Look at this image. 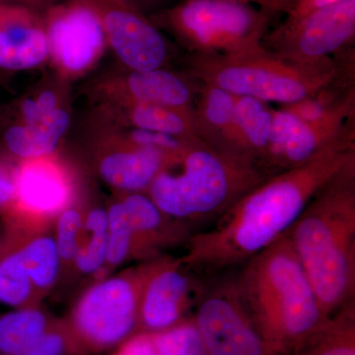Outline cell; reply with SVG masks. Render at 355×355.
<instances>
[{"instance_id": "30bf717a", "label": "cell", "mask_w": 355, "mask_h": 355, "mask_svg": "<svg viewBox=\"0 0 355 355\" xmlns=\"http://www.w3.org/2000/svg\"><path fill=\"white\" fill-rule=\"evenodd\" d=\"M90 110L78 133L93 150L98 176L119 193H146L168 158L158 151L130 144L113 121Z\"/></svg>"}, {"instance_id": "4316f807", "label": "cell", "mask_w": 355, "mask_h": 355, "mask_svg": "<svg viewBox=\"0 0 355 355\" xmlns=\"http://www.w3.org/2000/svg\"><path fill=\"white\" fill-rule=\"evenodd\" d=\"M335 321L330 324L331 336L318 345L310 355H355L354 338V303L338 311Z\"/></svg>"}, {"instance_id": "d590c367", "label": "cell", "mask_w": 355, "mask_h": 355, "mask_svg": "<svg viewBox=\"0 0 355 355\" xmlns=\"http://www.w3.org/2000/svg\"><path fill=\"white\" fill-rule=\"evenodd\" d=\"M237 1L244 2V3L252 4V6L260 7L263 10L268 12V0H237Z\"/></svg>"}, {"instance_id": "836d02e7", "label": "cell", "mask_w": 355, "mask_h": 355, "mask_svg": "<svg viewBox=\"0 0 355 355\" xmlns=\"http://www.w3.org/2000/svg\"><path fill=\"white\" fill-rule=\"evenodd\" d=\"M147 16L172 6L173 0H130Z\"/></svg>"}, {"instance_id": "ac0fdd59", "label": "cell", "mask_w": 355, "mask_h": 355, "mask_svg": "<svg viewBox=\"0 0 355 355\" xmlns=\"http://www.w3.org/2000/svg\"><path fill=\"white\" fill-rule=\"evenodd\" d=\"M193 114L198 137L202 141L218 150L246 159L240 144L235 95L200 83Z\"/></svg>"}, {"instance_id": "7a4b0ae2", "label": "cell", "mask_w": 355, "mask_h": 355, "mask_svg": "<svg viewBox=\"0 0 355 355\" xmlns=\"http://www.w3.org/2000/svg\"><path fill=\"white\" fill-rule=\"evenodd\" d=\"M286 233L324 316L354 303L355 160L313 196Z\"/></svg>"}, {"instance_id": "ba28073f", "label": "cell", "mask_w": 355, "mask_h": 355, "mask_svg": "<svg viewBox=\"0 0 355 355\" xmlns=\"http://www.w3.org/2000/svg\"><path fill=\"white\" fill-rule=\"evenodd\" d=\"M355 42V0H345L268 30L261 46L284 60L303 65L324 64Z\"/></svg>"}, {"instance_id": "d4e9b609", "label": "cell", "mask_w": 355, "mask_h": 355, "mask_svg": "<svg viewBox=\"0 0 355 355\" xmlns=\"http://www.w3.org/2000/svg\"><path fill=\"white\" fill-rule=\"evenodd\" d=\"M108 214V253L107 265L118 266L130 257L144 256L135 231L128 221L120 200L112 203Z\"/></svg>"}, {"instance_id": "603a6c76", "label": "cell", "mask_w": 355, "mask_h": 355, "mask_svg": "<svg viewBox=\"0 0 355 355\" xmlns=\"http://www.w3.org/2000/svg\"><path fill=\"white\" fill-rule=\"evenodd\" d=\"M35 291H46L57 282L62 260L53 236H38L18 248Z\"/></svg>"}, {"instance_id": "cb8c5ba5", "label": "cell", "mask_w": 355, "mask_h": 355, "mask_svg": "<svg viewBox=\"0 0 355 355\" xmlns=\"http://www.w3.org/2000/svg\"><path fill=\"white\" fill-rule=\"evenodd\" d=\"M35 291L18 248L0 257V304L17 309L28 306Z\"/></svg>"}, {"instance_id": "d6a6232c", "label": "cell", "mask_w": 355, "mask_h": 355, "mask_svg": "<svg viewBox=\"0 0 355 355\" xmlns=\"http://www.w3.org/2000/svg\"><path fill=\"white\" fill-rule=\"evenodd\" d=\"M58 1V0H0V6L25 7V8L43 14Z\"/></svg>"}, {"instance_id": "52a82bcc", "label": "cell", "mask_w": 355, "mask_h": 355, "mask_svg": "<svg viewBox=\"0 0 355 355\" xmlns=\"http://www.w3.org/2000/svg\"><path fill=\"white\" fill-rule=\"evenodd\" d=\"M161 260H153L91 286L77 303L72 316L73 331L79 340L96 349L123 342L139 323L144 284Z\"/></svg>"}, {"instance_id": "4fadbf2b", "label": "cell", "mask_w": 355, "mask_h": 355, "mask_svg": "<svg viewBox=\"0 0 355 355\" xmlns=\"http://www.w3.org/2000/svg\"><path fill=\"white\" fill-rule=\"evenodd\" d=\"M349 139H355V119L309 123L282 107L273 108L272 135L261 171L270 178L293 169Z\"/></svg>"}, {"instance_id": "44dd1931", "label": "cell", "mask_w": 355, "mask_h": 355, "mask_svg": "<svg viewBox=\"0 0 355 355\" xmlns=\"http://www.w3.org/2000/svg\"><path fill=\"white\" fill-rule=\"evenodd\" d=\"M235 101L243 155L261 171L272 135L273 108L268 103L245 96H235Z\"/></svg>"}, {"instance_id": "5b68a950", "label": "cell", "mask_w": 355, "mask_h": 355, "mask_svg": "<svg viewBox=\"0 0 355 355\" xmlns=\"http://www.w3.org/2000/svg\"><path fill=\"white\" fill-rule=\"evenodd\" d=\"M236 286L266 345L304 338L327 318L287 233L248 261Z\"/></svg>"}, {"instance_id": "9a60e30c", "label": "cell", "mask_w": 355, "mask_h": 355, "mask_svg": "<svg viewBox=\"0 0 355 355\" xmlns=\"http://www.w3.org/2000/svg\"><path fill=\"white\" fill-rule=\"evenodd\" d=\"M76 179L58 153L17 162L15 195L4 216H58L73 202Z\"/></svg>"}, {"instance_id": "4dcf8cb0", "label": "cell", "mask_w": 355, "mask_h": 355, "mask_svg": "<svg viewBox=\"0 0 355 355\" xmlns=\"http://www.w3.org/2000/svg\"><path fill=\"white\" fill-rule=\"evenodd\" d=\"M345 0H296L287 11L286 19H296L307 14L340 3Z\"/></svg>"}, {"instance_id": "e0dca14e", "label": "cell", "mask_w": 355, "mask_h": 355, "mask_svg": "<svg viewBox=\"0 0 355 355\" xmlns=\"http://www.w3.org/2000/svg\"><path fill=\"white\" fill-rule=\"evenodd\" d=\"M193 282L181 260L162 259L149 275L139 304V323L157 333L176 326L193 302Z\"/></svg>"}, {"instance_id": "5bb4252c", "label": "cell", "mask_w": 355, "mask_h": 355, "mask_svg": "<svg viewBox=\"0 0 355 355\" xmlns=\"http://www.w3.org/2000/svg\"><path fill=\"white\" fill-rule=\"evenodd\" d=\"M251 319L233 282L205 294L195 324L210 355H266L268 345Z\"/></svg>"}, {"instance_id": "6da1fadb", "label": "cell", "mask_w": 355, "mask_h": 355, "mask_svg": "<svg viewBox=\"0 0 355 355\" xmlns=\"http://www.w3.org/2000/svg\"><path fill=\"white\" fill-rule=\"evenodd\" d=\"M355 160L349 139L293 169L268 178L245 193L207 230L188 240L186 268L217 272L248 261L286 234L313 196Z\"/></svg>"}, {"instance_id": "83f0119b", "label": "cell", "mask_w": 355, "mask_h": 355, "mask_svg": "<svg viewBox=\"0 0 355 355\" xmlns=\"http://www.w3.org/2000/svg\"><path fill=\"white\" fill-rule=\"evenodd\" d=\"M57 216L55 236L53 238L62 261L73 263L83 231L84 216L80 210L71 205Z\"/></svg>"}, {"instance_id": "8d00e7d4", "label": "cell", "mask_w": 355, "mask_h": 355, "mask_svg": "<svg viewBox=\"0 0 355 355\" xmlns=\"http://www.w3.org/2000/svg\"><path fill=\"white\" fill-rule=\"evenodd\" d=\"M3 245L0 243V257H1L2 253H3Z\"/></svg>"}, {"instance_id": "484cf974", "label": "cell", "mask_w": 355, "mask_h": 355, "mask_svg": "<svg viewBox=\"0 0 355 355\" xmlns=\"http://www.w3.org/2000/svg\"><path fill=\"white\" fill-rule=\"evenodd\" d=\"M154 355H205L207 349L195 323L178 324L151 333Z\"/></svg>"}, {"instance_id": "277c9868", "label": "cell", "mask_w": 355, "mask_h": 355, "mask_svg": "<svg viewBox=\"0 0 355 355\" xmlns=\"http://www.w3.org/2000/svg\"><path fill=\"white\" fill-rule=\"evenodd\" d=\"M266 179L246 159L191 139L165 163L146 193L173 220L200 222L218 218Z\"/></svg>"}, {"instance_id": "7402d4cb", "label": "cell", "mask_w": 355, "mask_h": 355, "mask_svg": "<svg viewBox=\"0 0 355 355\" xmlns=\"http://www.w3.org/2000/svg\"><path fill=\"white\" fill-rule=\"evenodd\" d=\"M108 253V214L96 207L83 216V231L73 263L79 272L92 275L107 265Z\"/></svg>"}, {"instance_id": "8992f818", "label": "cell", "mask_w": 355, "mask_h": 355, "mask_svg": "<svg viewBox=\"0 0 355 355\" xmlns=\"http://www.w3.org/2000/svg\"><path fill=\"white\" fill-rule=\"evenodd\" d=\"M148 17L184 53L226 55L261 46L272 16L237 0H179Z\"/></svg>"}, {"instance_id": "d6986e66", "label": "cell", "mask_w": 355, "mask_h": 355, "mask_svg": "<svg viewBox=\"0 0 355 355\" xmlns=\"http://www.w3.org/2000/svg\"><path fill=\"white\" fill-rule=\"evenodd\" d=\"M73 123L71 107L49 120L24 125L0 116V149L16 162L58 153Z\"/></svg>"}, {"instance_id": "f1b7e54d", "label": "cell", "mask_w": 355, "mask_h": 355, "mask_svg": "<svg viewBox=\"0 0 355 355\" xmlns=\"http://www.w3.org/2000/svg\"><path fill=\"white\" fill-rule=\"evenodd\" d=\"M71 347L70 336L62 329L50 327L21 355H67Z\"/></svg>"}, {"instance_id": "f546056e", "label": "cell", "mask_w": 355, "mask_h": 355, "mask_svg": "<svg viewBox=\"0 0 355 355\" xmlns=\"http://www.w3.org/2000/svg\"><path fill=\"white\" fill-rule=\"evenodd\" d=\"M17 162L0 149V212L10 207L15 195Z\"/></svg>"}, {"instance_id": "2e32d148", "label": "cell", "mask_w": 355, "mask_h": 355, "mask_svg": "<svg viewBox=\"0 0 355 355\" xmlns=\"http://www.w3.org/2000/svg\"><path fill=\"white\" fill-rule=\"evenodd\" d=\"M49 55L43 14L0 6V83L11 74L38 69Z\"/></svg>"}, {"instance_id": "8fae6325", "label": "cell", "mask_w": 355, "mask_h": 355, "mask_svg": "<svg viewBox=\"0 0 355 355\" xmlns=\"http://www.w3.org/2000/svg\"><path fill=\"white\" fill-rule=\"evenodd\" d=\"M51 69L73 83L94 69L109 48L99 20L89 9L58 0L43 13Z\"/></svg>"}, {"instance_id": "3957f363", "label": "cell", "mask_w": 355, "mask_h": 355, "mask_svg": "<svg viewBox=\"0 0 355 355\" xmlns=\"http://www.w3.org/2000/svg\"><path fill=\"white\" fill-rule=\"evenodd\" d=\"M354 51L349 49L324 64L303 65L284 60L261 44L233 55L184 53L179 64L198 83L284 106L315 95L342 79L355 77Z\"/></svg>"}, {"instance_id": "9c48e42d", "label": "cell", "mask_w": 355, "mask_h": 355, "mask_svg": "<svg viewBox=\"0 0 355 355\" xmlns=\"http://www.w3.org/2000/svg\"><path fill=\"white\" fill-rule=\"evenodd\" d=\"M89 9L99 20L119 67L130 70L172 69L175 44L130 0H65Z\"/></svg>"}, {"instance_id": "1f68e13d", "label": "cell", "mask_w": 355, "mask_h": 355, "mask_svg": "<svg viewBox=\"0 0 355 355\" xmlns=\"http://www.w3.org/2000/svg\"><path fill=\"white\" fill-rule=\"evenodd\" d=\"M114 355H154L151 334L133 336Z\"/></svg>"}, {"instance_id": "7c38bea8", "label": "cell", "mask_w": 355, "mask_h": 355, "mask_svg": "<svg viewBox=\"0 0 355 355\" xmlns=\"http://www.w3.org/2000/svg\"><path fill=\"white\" fill-rule=\"evenodd\" d=\"M200 83L183 70H105L84 84L91 105L146 103L177 109H193Z\"/></svg>"}, {"instance_id": "e575fe53", "label": "cell", "mask_w": 355, "mask_h": 355, "mask_svg": "<svg viewBox=\"0 0 355 355\" xmlns=\"http://www.w3.org/2000/svg\"><path fill=\"white\" fill-rule=\"evenodd\" d=\"M296 0H268V12L273 16L280 12L286 13Z\"/></svg>"}, {"instance_id": "ffe728a7", "label": "cell", "mask_w": 355, "mask_h": 355, "mask_svg": "<svg viewBox=\"0 0 355 355\" xmlns=\"http://www.w3.org/2000/svg\"><path fill=\"white\" fill-rule=\"evenodd\" d=\"M108 120L123 127L165 133L184 139H200L193 109H177L146 103L91 105Z\"/></svg>"}]
</instances>
